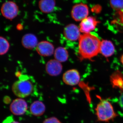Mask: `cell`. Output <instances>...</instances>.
<instances>
[{"label": "cell", "mask_w": 123, "mask_h": 123, "mask_svg": "<svg viewBox=\"0 0 123 123\" xmlns=\"http://www.w3.org/2000/svg\"><path fill=\"white\" fill-rule=\"evenodd\" d=\"M22 43L24 47L28 49L35 48L38 43L36 36L30 33L26 34L23 37Z\"/></svg>", "instance_id": "4fadbf2b"}, {"label": "cell", "mask_w": 123, "mask_h": 123, "mask_svg": "<svg viewBox=\"0 0 123 123\" xmlns=\"http://www.w3.org/2000/svg\"><path fill=\"white\" fill-rule=\"evenodd\" d=\"M34 86L29 79L19 80L14 83L12 89L17 97L23 98L30 95L33 92Z\"/></svg>", "instance_id": "3957f363"}, {"label": "cell", "mask_w": 123, "mask_h": 123, "mask_svg": "<svg viewBox=\"0 0 123 123\" xmlns=\"http://www.w3.org/2000/svg\"><path fill=\"white\" fill-rule=\"evenodd\" d=\"M80 75L79 72L75 69L68 70L64 74L63 80L64 82L68 85L75 86L79 83Z\"/></svg>", "instance_id": "9c48e42d"}, {"label": "cell", "mask_w": 123, "mask_h": 123, "mask_svg": "<svg viewBox=\"0 0 123 123\" xmlns=\"http://www.w3.org/2000/svg\"><path fill=\"white\" fill-rule=\"evenodd\" d=\"M14 119L13 118V117L12 116H9L7 117L3 121L2 123H10L11 121L13 120Z\"/></svg>", "instance_id": "44dd1931"}, {"label": "cell", "mask_w": 123, "mask_h": 123, "mask_svg": "<svg viewBox=\"0 0 123 123\" xmlns=\"http://www.w3.org/2000/svg\"><path fill=\"white\" fill-rule=\"evenodd\" d=\"M115 51V46L111 41L104 40L101 42L100 53L104 57H108L111 56Z\"/></svg>", "instance_id": "7c38bea8"}, {"label": "cell", "mask_w": 123, "mask_h": 123, "mask_svg": "<svg viewBox=\"0 0 123 123\" xmlns=\"http://www.w3.org/2000/svg\"><path fill=\"white\" fill-rule=\"evenodd\" d=\"M0 54L1 55H4L8 52L10 47L8 42L6 39L2 37L0 38Z\"/></svg>", "instance_id": "ac0fdd59"}, {"label": "cell", "mask_w": 123, "mask_h": 123, "mask_svg": "<svg viewBox=\"0 0 123 123\" xmlns=\"http://www.w3.org/2000/svg\"><path fill=\"white\" fill-rule=\"evenodd\" d=\"M101 42L90 33L84 34L79 39V53L81 60L91 59L100 53Z\"/></svg>", "instance_id": "6da1fadb"}, {"label": "cell", "mask_w": 123, "mask_h": 123, "mask_svg": "<svg viewBox=\"0 0 123 123\" xmlns=\"http://www.w3.org/2000/svg\"><path fill=\"white\" fill-rule=\"evenodd\" d=\"M27 109L28 105L26 101L20 98L14 100L10 106V111L16 116L24 115Z\"/></svg>", "instance_id": "8992f818"}, {"label": "cell", "mask_w": 123, "mask_h": 123, "mask_svg": "<svg viewBox=\"0 0 123 123\" xmlns=\"http://www.w3.org/2000/svg\"><path fill=\"white\" fill-rule=\"evenodd\" d=\"M30 110L31 114L36 116H40L45 112L46 106L44 103L41 101H36L31 104Z\"/></svg>", "instance_id": "5bb4252c"}, {"label": "cell", "mask_w": 123, "mask_h": 123, "mask_svg": "<svg viewBox=\"0 0 123 123\" xmlns=\"http://www.w3.org/2000/svg\"><path fill=\"white\" fill-rule=\"evenodd\" d=\"M36 50L37 53L43 56H50L55 52L53 44L47 41H42L38 43Z\"/></svg>", "instance_id": "30bf717a"}, {"label": "cell", "mask_w": 123, "mask_h": 123, "mask_svg": "<svg viewBox=\"0 0 123 123\" xmlns=\"http://www.w3.org/2000/svg\"><path fill=\"white\" fill-rule=\"evenodd\" d=\"M19 123V122H18V121H15V120H13L12 121H11L10 123Z\"/></svg>", "instance_id": "603a6c76"}, {"label": "cell", "mask_w": 123, "mask_h": 123, "mask_svg": "<svg viewBox=\"0 0 123 123\" xmlns=\"http://www.w3.org/2000/svg\"><path fill=\"white\" fill-rule=\"evenodd\" d=\"M120 61H121V63H122V64L123 65V55L121 56Z\"/></svg>", "instance_id": "7402d4cb"}, {"label": "cell", "mask_w": 123, "mask_h": 123, "mask_svg": "<svg viewBox=\"0 0 123 123\" xmlns=\"http://www.w3.org/2000/svg\"><path fill=\"white\" fill-rule=\"evenodd\" d=\"M79 28L75 24H70L66 26L64 30V34L66 39L69 41H75L80 37Z\"/></svg>", "instance_id": "ba28073f"}, {"label": "cell", "mask_w": 123, "mask_h": 123, "mask_svg": "<svg viewBox=\"0 0 123 123\" xmlns=\"http://www.w3.org/2000/svg\"><path fill=\"white\" fill-rule=\"evenodd\" d=\"M1 11L2 15L5 18L12 20L17 16L19 9L15 2L12 1H8L2 4Z\"/></svg>", "instance_id": "277c9868"}, {"label": "cell", "mask_w": 123, "mask_h": 123, "mask_svg": "<svg viewBox=\"0 0 123 123\" xmlns=\"http://www.w3.org/2000/svg\"><path fill=\"white\" fill-rule=\"evenodd\" d=\"M99 22L92 16L88 17L81 21L79 25L81 32L84 34L89 33L96 28Z\"/></svg>", "instance_id": "52a82bcc"}, {"label": "cell", "mask_w": 123, "mask_h": 123, "mask_svg": "<svg viewBox=\"0 0 123 123\" xmlns=\"http://www.w3.org/2000/svg\"><path fill=\"white\" fill-rule=\"evenodd\" d=\"M55 59L60 62H65L68 60V53L66 49L62 47H59L54 52Z\"/></svg>", "instance_id": "e0dca14e"}, {"label": "cell", "mask_w": 123, "mask_h": 123, "mask_svg": "<svg viewBox=\"0 0 123 123\" xmlns=\"http://www.w3.org/2000/svg\"><path fill=\"white\" fill-rule=\"evenodd\" d=\"M43 123H62L57 118L51 117L46 119Z\"/></svg>", "instance_id": "ffe728a7"}, {"label": "cell", "mask_w": 123, "mask_h": 123, "mask_svg": "<svg viewBox=\"0 0 123 123\" xmlns=\"http://www.w3.org/2000/svg\"><path fill=\"white\" fill-rule=\"evenodd\" d=\"M62 65L61 62L56 60H52L49 61L46 64V72L51 76H55L59 75L62 72Z\"/></svg>", "instance_id": "8fae6325"}, {"label": "cell", "mask_w": 123, "mask_h": 123, "mask_svg": "<svg viewBox=\"0 0 123 123\" xmlns=\"http://www.w3.org/2000/svg\"><path fill=\"white\" fill-rule=\"evenodd\" d=\"M56 5L55 0H40L38 6L40 11L45 13L52 12Z\"/></svg>", "instance_id": "9a60e30c"}, {"label": "cell", "mask_w": 123, "mask_h": 123, "mask_svg": "<svg viewBox=\"0 0 123 123\" xmlns=\"http://www.w3.org/2000/svg\"><path fill=\"white\" fill-rule=\"evenodd\" d=\"M96 115L98 121L108 122L117 116L113 106L106 99H102L95 108Z\"/></svg>", "instance_id": "7a4b0ae2"}, {"label": "cell", "mask_w": 123, "mask_h": 123, "mask_svg": "<svg viewBox=\"0 0 123 123\" xmlns=\"http://www.w3.org/2000/svg\"><path fill=\"white\" fill-rule=\"evenodd\" d=\"M110 5L113 9L118 11L123 9V0H110Z\"/></svg>", "instance_id": "d6986e66"}, {"label": "cell", "mask_w": 123, "mask_h": 123, "mask_svg": "<svg viewBox=\"0 0 123 123\" xmlns=\"http://www.w3.org/2000/svg\"><path fill=\"white\" fill-rule=\"evenodd\" d=\"M89 13L88 6L83 3H80L75 5L73 7L71 10V16L76 21H81L88 17Z\"/></svg>", "instance_id": "5b68a950"}, {"label": "cell", "mask_w": 123, "mask_h": 123, "mask_svg": "<svg viewBox=\"0 0 123 123\" xmlns=\"http://www.w3.org/2000/svg\"><path fill=\"white\" fill-rule=\"evenodd\" d=\"M114 19L111 22L117 29L123 33V9L117 12L114 16Z\"/></svg>", "instance_id": "2e32d148"}]
</instances>
